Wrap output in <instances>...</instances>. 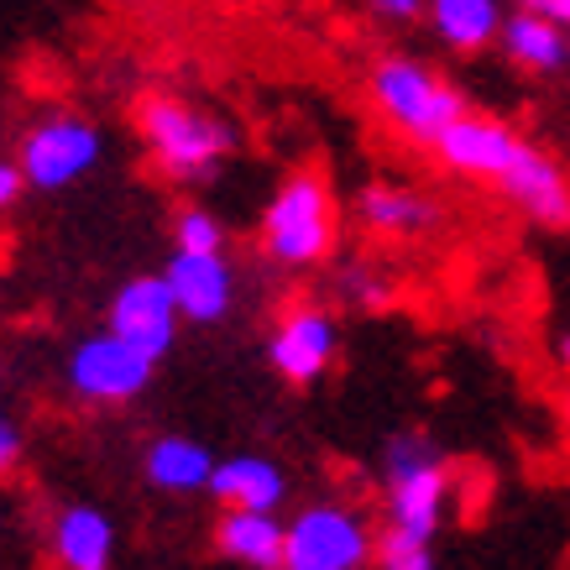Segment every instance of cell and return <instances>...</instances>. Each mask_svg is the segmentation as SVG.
Wrapping results in <instances>:
<instances>
[{"label": "cell", "mask_w": 570, "mask_h": 570, "mask_svg": "<svg viewBox=\"0 0 570 570\" xmlns=\"http://www.w3.org/2000/svg\"><path fill=\"white\" fill-rule=\"evenodd\" d=\"M419 6H424V0H372V11L387 17V21H414Z\"/></svg>", "instance_id": "484cf974"}, {"label": "cell", "mask_w": 570, "mask_h": 570, "mask_svg": "<svg viewBox=\"0 0 570 570\" xmlns=\"http://www.w3.org/2000/svg\"><path fill=\"white\" fill-rule=\"evenodd\" d=\"M174 242H178V252H220L225 230L209 209H184L178 225H174Z\"/></svg>", "instance_id": "44dd1931"}, {"label": "cell", "mask_w": 570, "mask_h": 570, "mask_svg": "<svg viewBox=\"0 0 570 570\" xmlns=\"http://www.w3.org/2000/svg\"><path fill=\"white\" fill-rule=\"evenodd\" d=\"M137 131L147 141V153L174 184H205L225 163V153L236 147L230 126L220 116H209L189 100L174 95H147L137 105Z\"/></svg>", "instance_id": "6da1fadb"}, {"label": "cell", "mask_w": 570, "mask_h": 570, "mask_svg": "<svg viewBox=\"0 0 570 570\" xmlns=\"http://www.w3.org/2000/svg\"><path fill=\"white\" fill-rule=\"evenodd\" d=\"M560 362L570 366V335H566V341H560Z\"/></svg>", "instance_id": "4316f807"}, {"label": "cell", "mask_w": 570, "mask_h": 570, "mask_svg": "<svg viewBox=\"0 0 570 570\" xmlns=\"http://www.w3.org/2000/svg\"><path fill=\"white\" fill-rule=\"evenodd\" d=\"M498 37H502V48H508V58H513V63H523V69L550 73V69H560V63L570 58L566 27H554V21L534 17V11H519V17H508Z\"/></svg>", "instance_id": "e0dca14e"}, {"label": "cell", "mask_w": 570, "mask_h": 570, "mask_svg": "<svg viewBox=\"0 0 570 570\" xmlns=\"http://www.w3.org/2000/svg\"><path fill=\"white\" fill-rule=\"evenodd\" d=\"M372 100L382 105V116L414 141H440L445 126H455L466 116V100L450 85H440L424 63L414 58H382L372 69Z\"/></svg>", "instance_id": "277c9868"}, {"label": "cell", "mask_w": 570, "mask_h": 570, "mask_svg": "<svg viewBox=\"0 0 570 570\" xmlns=\"http://www.w3.org/2000/svg\"><path fill=\"white\" fill-rule=\"evenodd\" d=\"M382 482H387V529L430 544L450 498L445 455L424 434H397L382 461Z\"/></svg>", "instance_id": "7a4b0ae2"}, {"label": "cell", "mask_w": 570, "mask_h": 570, "mask_svg": "<svg viewBox=\"0 0 570 570\" xmlns=\"http://www.w3.org/2000/svg\"><path fill=\"white\" fill-rule=\"evenodd\" d=\"M366 560H372V529L362 513L320 502L288 523L277 570H362Z\"/></svg>", "instance_id": "5b68a950"}, {"label": "cell", "mask_w": 570, "mask_h": 570, "mask_svg": "<svg viewBox=\"0 0 570 570\" xmlns=\"http://www.w3.org/2000/svg\"><path fill=\"white\" fill-rule=\"evenodd\" d=\"M502 189L513 205H523L534 215L539 225H570V189H566V174L554 168L550 157L529 147L523 141L519 157H513V168L502 174Z\"/></svg>", "instance_id": "7c38bea8"}, {"label": "cell", "mask_w": 570, "mask_h": 570, "mask_svg": "<svg viewBox=\"0 0 570 570\" xmlns=\"http://www.w3.org/2000/svg\"><path fill=\"white\" fill-rule=\"evenodd\" d=\"M283 534H288V523H277V513H252V508H225L220 523H215L220 554L257 570L283 566Z\"/></svg>", "instance_id": "9a60e30c"}, {"label": "cell", "mask_w": 570, "mask_h": 570, "mask_svg": "<svg viewBox=\"0 0 570 570\" xmlns=\"http://www.w3.org/2000/svg\"><path fill=\"white\" fill-rule=\"evenodd\" d=\"M341 294H346L351 304L377 309V304H387V283H382L377 273H366V267H346V273H341Z\"/></svg>", "instance_id": "7402d4cb"}, {"label": "cell", "mask_w": 570, "mask_h": 570, "mask_svg": "<svg viewBox=\"0 0 570 570\" xmlns=\"http://www.w3.org/2000/svg\"><path fill=\"white\" fill-rule=\"evenodd\" d=\"M17 461H21V434H17V424L6 419V409H0V476L17 471Z\"/></svg>", "instance_id": "603a6c76"}, {"label": "cell", "mask_w": 570, "mask_h": 570, "mask_svg": "<svg viewBox=\"0 0 570 570\" xmlns=\"http://www.w3.org/2000/svg\"><path fill=\"white\" fill-rule=\"evenodd\" d=\"M209 492H215L225 508L277 513V502L288 498V482H283V471H277L267 455H225V461H215Z\"/></svg>", "instance_id": "5bb4252c"}, {"label": "cell", "mask_w": 570, "mask_h": 570, "mask_svg": "<svg viewBox=\"0 0 570 570\" xmlns=\"http://www.w3.org/2000/svg\"><path fill=\"white\" fill-rule=\"evenodd\" d=\"M523 141L508 131L502 121H487V116H461L455 126H445L440 131V141H434V153H440V163L445 168H455V174L466 178H498L513 168V157H519Z\"/></svg>", "instance_id": "30bf717a"}, {"label": "cell", "mask_w": 570, "mask_h": 570, "mask_svg": "<svg viewBox=\"0 0 570 570\" xmlns=\"http://www.w3.org/2000/svg\"><path fill=\"white\" fill-rule=\"evenodd\" d=\"M377 566L382 570H434V554L424 539H409V534H397V529H387L377 539Z\"/></svg>", "instance_id": "ffe728a7"}, {"label": "cell", "mask_w": 570, "mask_h": 570, "mask_svg": "<svg viewBox=\"0 0 570 570\" xmlns=\"http://www.w3.org/2000/svg\"><path fill=\"white\" fill-rule=\"evenodd\" d=\"M153 372H157L153 356H141L137 346H126L121 335H110V330L79 341L69 356L73 393L89 397V403H126V397H137L153 382Z\"/></svg>", "instance_id": "52a82bcc"}, {"label": "cell", "mask_w": 570, "mask_h": 570, "mask_svg": "<svg viewBox=\"0 0 570 570\" xmlns=\"http://www.w3.org/2000/svg\"><path fill=\"white\" fill-rule=\"evenodd\" d=\"M335 246V199L320 174H294L262 215V252L283 267H314Z\"/></svg>", "instance_id": "3957f363"}, {"label": "cell", "mask_w": 570, "mask_h": 570, "mask_svg": "<svg viewBox=\"0 0 570 570\" xmlns=\"http://www.w3.org/2000/svg\"><path fill=\"white\" fill-rule=\"evenodd\" d=\"M209 476H215V455L199 440L168 434V440H157L147 450V482L157 492H205Z\"/></svg>", "instance_id": "2e32d148"}, {"label": "cell", "mask_w": 570, "mask_h": 570, "mask_svg": "<svg viewBox=\"0 0 570 570\" xmlns=\"http://www.w3.org/2000/svg\"><path fill=\"white\" fill-rule=\"evenodd\" d=\"M21 189H27V178H21V163H6V157H0V215L17 205Z\"/></svg>", "instance_id": "cb8c5ba5"}, {"label": "cell", "mask_w": 570, "mask_h": 570, "mask_svg": "<svg viewBox=\"0 0 570 570\" xmlns=\"http://www.w3.org/2000/svg\"><path fill=\"white\" fill-rule=\"evenodd\" d=\"M178 320H184V314H178V304L163 277H131L121 294L110 298V325L105 330L121 335L126 346H137L141 356L163 362L178 335Z\"/></svg>", "instance_id": "ba28073f"}, {"label": "cell", "mask_w": 570, "mask_h": 570, "mask_svg": "<svg viewBox=\"0 0 570 570\" xmlns=\"http://www.w3.org/2000/svg\"><path fill=\"white\" fill-rule=\"evenodd\" d=\"M163 283H168L178 314L194 320V325H215V320H225L230 298H236V273H230L225 252H174Z\"/></svg>", "instance_id": "9c48e42d"}, {"label": "cell", "mask_w": 570, "mask_h": 570, "mask_svg": "<svg viewBox=\"0 0 570 570\" xmlns=\"http://www.w3.org/2000/svg\"><path fill=\"white\" fill-rule=\"evenodd\" d=\"M523 11L554 21V27H570V0H523Z\"/></svg>", "instance_id": "d4e9b609"}, {"label": "cell", "mask_w": 570, "mask_h": 570, "mask_svg": "<svg viewBox=\"0 0 570 570\" xmlns=\"http://www.w3.org/2000/svg\"><path fill=\"white\" fill-rule=\"evenodd\" d=\"M430 21L450 48L471 52L502 32V6L498 0H430Z\"/></svg>", "instance_id": "ac0fdd59"}, {"label": "cell", "mask_w": 570, "mask_h": 570, "mask_svg": "<svg viewBox=\"0 0 570 570\" xmlns=\"http://www.w3.org/2000/svg\"><path fill=\"white\" fill-rule=\"evenodd\" d=\"M267 356L288 382H314L335 362V320L325 309H288Z\"/></svg>", "instance_id": "8fae6325"}, {"label": "cell", "mask_w": 570, "mask_h": 570, "mask_svg": "<svg viewBox=\"0 0 570 570\" xmlns=\"http://www.w3.org/2000/svg\"><path fill=\"white\" fill-rule=\"evenodd\" d=\"M356 209H362V220L372 225V230H387V236H414V230H424V225L434 220L430 199L414 189H397V184H372V189H362Z\"/></svg>", "instance_id": "d6986e66"}, {"label": "cell", "mask_w": 570, "mask_h": 570, "mask_svg": "<svg viewBox=\"0 0 570 570\" xmlns=\"http://www.w3.org/2000/svg\"><path fill=\"white\" fill-rule=\"evenodd\" d=\"M110 554H116V523L105 519L100 508H63L58 523H52V560L63 570H110Z\"/></svg>", "instance_id": "4fadbf2b"}, {"label": "cell", "mask_w": 570, "mask_h": 570, "mask_svg": "<svg viewBox=\"0 0 570 570\" xmlns=\"http://www.w3.org/2000/svg\"><path fill=\"white\" fill-rule=\"evenodd\" d=\"M100 153H105V141L95 131V121H85V116H48V121H37L21 137L17 163L32 189L58 194V189H69V184H79L100 163Z\"/></svg>", "instance_id": "8992f818"}]
</instances>
